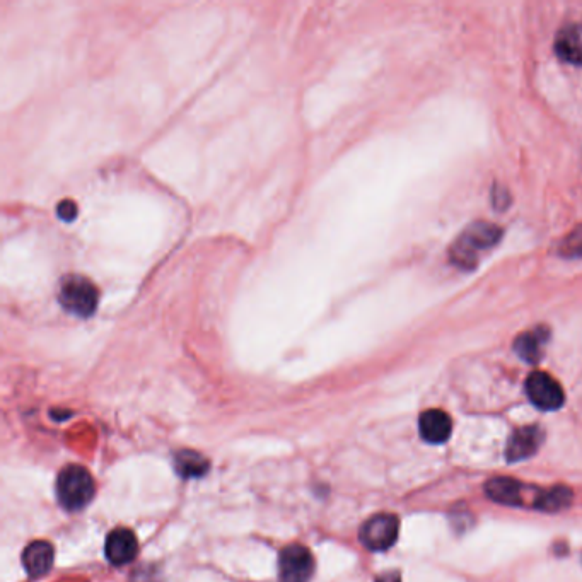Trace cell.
<instances>
[{"label": "cell", "mask_w": 582, "mask_h": 582, "mask_svg": "<svg viewBox=\"0 0 582 582\" xmlns=\"http://www.w3.org/2000/svg\"><path fill=\"white\" fill-rule=\"evenodd\" d=\"M501 236V227L495 226L492 222H473L451 246L449 251L451 262L465 270H472L477 265L480 253L494 248Z\"/></svg>", "instance_id": "1"}, {"label": "cell", "mask_w": 582, "mask_h": 582, "mask_svg": "<svg viewBox=\"0 0 582 582\" xmlns=\"http://www.w3.org/2000/svg\"><path fill=\"white\" fill-rule=\"evenodd\" d=\"M57 499L60 506L64 507L69 513H76L88 506L93 501L94 480L91 473L79 465L65 466L64 470L57 477Z\"/></svg>", "instance_id": "2"}, {"label": "cell", "mask_w": 582, "mask_h": 582, "mask_svg": "<svg viewBox=\"0 0 582 582\" xmlns=\"http://www.w3.org/2000/svg\"><path fill=\"white\" fill-rule=\"evenodd\" d=\"M59 301L70 315L89 318L98 309V287L86 277L69 275L60 284Z\"/></svg>", "instance_id": "3"}, {"label": "cell", "mask_w": 582, "mask_h": 582, "mask_svg": "<svg viewBox=\"0 0 582 582\" xmlns=\"http://www.w3.org/2000/svg\"><path fill=\"white\" fill-rule=\"evenodd\" d=\"M400 533V521L393 514H376L367 519L359 531V540L371 552H385L395 545Z\"/></svg>", "instance_id": "4"}, {"label": "cell", "mask_w": 582, "mask_h": 582, "mask_svg": "<svg viewBox=\"0 0 582 582\" xmlns=\"http://www.w3.org/2000/svg\"><path fill=\"white\" fill-rule=\"evenodd\" d=\"M315 574V559L304 545H289L279 555L280 582H309Z\"/></svg>", "instance_id": "5"}, {"label": "cell", "mask_w": 582, "mask_h": 582, "mask_svg": "<svg viewBox=\"0 0 582 582\" xmlns=\"http://www.w3.org/2000/svg\"><path fill=\"white\" fill-rule=\"evenodd\" d=\"M526 395L540 410H559L565 402L564 390L557 379L547 373H533L526 379Z\"/></svg>", "instance_id": "6"}, {"label": "cell", "mask_w": 582, "mask_h": 582, "mask_svg": "<svg viewBox=\"0 0 582 582\" xmlns=\"http://www.w3.org/2000/svg\"><path fill=\"white\" fill-rule=\"evenodd\" d=\"M108 562L113 565H127L134 562L139 553V542L134 531L129 528H117L111 531L105 543Z\"/></svg>", "instance_id": "7"}, {"label": "cell", "mask_w": 582, "mask_h": 582, "mask_svg": "<svg viewBox=\"0 0 582 582\" xmlns=\"http://www.w3.org/2000/svg\"><path fill=\"white\" fill-rule=\"evenodd\" d=\"M543 443V431L536 425L521 427L509 437L506 446V458L511 463L528 460L540 449Z\"/></svg>", "instance_id": "8"}, {"label": "cell", "mask_w": 582, "mask_h": 582, "mask_svg": "<svg viewBox=\"0 0 582 582\" xmlns=\"http://www.w3.org/2000/svg\"><path fill=\"white\" fill-rule=\"evenodd\" d=\"M53 560H55V550L52 543L45 540H36L24 548L23 567L24 571L28 572V576H45L52 569Z\"/></svg>", "instance_id": "9"}, {"label": "cell", "mask_w": 582, "mask_h": 582, "mask_svg": "<svg viewBox=\"0 0 582 582\" xmlns=\"http://www.w3.org/2000/svg\"><path fill=\"white\" fill-rule=\"evenodd\" d=\"M420 436L431 444H443L448 441L453 431V422L443 410H427L420 415Z\"/></svg>", "instance_id": "10"}, {"label": "cell", "mask_w": 582, "mask_h": 582, "mask_svg": "<svg viewBox=\"0 0 582 582\" xmlns=\"http://www.w3.org/2000/svg\"><path fill=\"white\" fill-rule=\"evenodd\" d=\"M485 494L504 506H523V484L514 478H492L485 484Z\"/></svg>", "instance_id": "11"}, {"label": "cell", "mask_w": 582, "mask_h": 582, "mask_svg": "<svg viewBox=\"0 0 582 582\" xmlns=\"http://www.w3.org/2000/svg\"><path fill=\"white\" fill-rule=\"evenodd\" d=\"M555 52L569 64L582 65V24H571L560 31Z\"/></svg>", "instance_id": "12"}, {"label": "cell", "mask_w": 582, "mask_h": 582, "mask_svg": "<svg viewBox=\"0 0 582 582\" xmlns=\"http://www.w3.org/2000/svg\"><path fill=\"white\" fill-rule=\"evenodd\" d=\"M548 332L545 328H536L535 332L523 333L516 338L514 350L523 361L536 364L542 359V347L547 342Z\"/></svg>", "instance_id": "13"}, {"label": "cell", "mask_w": 582, "mask_h": 582, "mask_svg": "<svg viewBox=\"0 0 582 582\" xmlns=\"http://www.w3.org/2000/svg\"><path fill=\"white\" fill-rule=\"evenodd\" d=\"M209 468V460L195 451H180L175 454V470L183 478L204 477Z\"/></svg>", "instance_id": "14"}, {"label": "cell", "mask_w": 582, "mask_h": 582, "mask_svg": "<svg viewBox=\"0 0 582 582\" xmlns=\"http://www.w3.org/2000/svg\"><path fill=\"white\" fill-rule=\"evenodd\" d=\"M572 501V492L567 487L557 485L552 489L543 490L535 499V507L543 513H559L565 507H569Z\"/></svg>", "instance_id": "15"}, {"label": "cell", "mask_w": 582, "mask_h": 582, "mask_svg": "<svg viewBox=\"0 0 582 582\" xmlns=\"http://www.w3.org/2000/svg\"><path fill=\"white\" fill-rule=\"evenodd\" d=\"M560 255L565 258L582 257V224L572 229L569 236H565L560 245Z\"/></svg>", "instance_id": "16"}, {"label": "cell", "mask_w": 582, "mask_h": 582, "mask_svg": "<svg viewBox=\"0 0 582 582\" xmlns=\"http://www.w3.org/2000/svg\"><path fill=\"white\" fill-rule=\"evenodd\" d=\"M57 216L65 222H72L77 217V205L72 200H64L57 207Z\"/></svg>", "instance_id": "17"}, {"label": "cell", "mask_w": 582, "mask_h": 582, "mask_svg": "<svg viewBox=\"0 0 582 582\" xmlns=\"http://www.w3.org/2000/svg\"><path fill=\"white\" fill-rule=\"evenodd\" d=\"M376 582H402V577L398 572H386L383 576H379Z\"/></svg>", "instance_id": "18"}]
</instances>
